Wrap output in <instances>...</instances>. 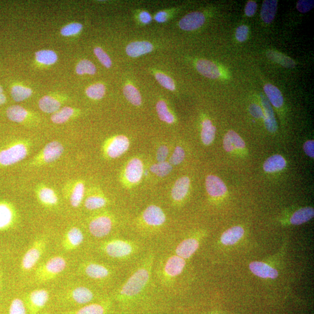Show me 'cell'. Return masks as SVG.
I'll return each instance as SVG.
<instances>
[{
    "label": "cell",
    "mask_w": 314,
    "mask_h": 314,
    "mask_svg": "<svg viewBox=\"0 0 314 314\" xmlns=\"http://www.w3.org/2000/svg\"><path fill=\"white\" fill-rule=\"evenodd\" d=\"M223 146L226 152L230 153L235 150L245 149L246 143L239 135L234 131L230 130L225 135Z\"/></svg>",
    "instance_id": "d4e9b609"
},
{
    "label": "cell",
    "mask_w": 314,
    "mask_h": 314,
    "mask_svg": "<svg viewBox=\"0 0 314 314\" xmlns=\"http://www.w3.org/2000/svg\"><path fill=\"white\" fill-rule=\"evenodd\" d=\"M35 55L37 60L42 64L53 65L58 60L57 55L53 50H42L36 53Z\"/></svg>",
    "instance_id": "ab89813d"
},
{
    "label": "cell",
    "mask_w": 314,
    "mask_h": 314,
    "mask_svg": "<svg viewBox=\"0 0 314 314\" xmlns=\"http://www.w3.org/2000/svg\"><path fill=\"white\" fill-rule=\"evenodd\" d=\"M277 8V0H265L262 3L261 17L266 23H271L275 18Z\"/></svg>",
    "instance_id": "1f68e13d"
},
{
    "label": "cell",
    "mask_w": 314,
    "mask_h": 314,
    "mask_svg": "<svg viewBox=\"0 0 314 314\" xmlns=\"http://www.w3.org/2000/svg\"><path fill=\"white\" fill-rule=\"evenodd\" d=\"M257 9V5L255 2L250 1L245 7V14L248 17H251L255 14Z\"/></svg>",
    "instance_id": "6f0895ef"
},
{
    "label": "cell",
    "mask_w": 314,
    "mask_h": 314,
    "mask_svg": "<svg viewBox=\"0 0 314 314\" xmlns=\"http://www.w3.org/2000/svg\"><path fill=\"white\" fill-rule=\"evenodd\" d=\"M31 143L28 141L17 140L0 150V166L5 167L17 164L28 156Z\"/></svg>",
    "instance_id": "3957f363"
},
{
    "label": "cell",
    "mask_w": 314,
    "mask_h": 314,
    "mask_svg": "<svg viewBox=\"0 0 314 314\" xmlns=\"http://www.w3.org/2000/svg\"><path fill=\"white\" fill-rule=\"evenodd\" d=\"M6 100V95L3 93H0V106L5 104Z\"/></svg>",
    "instance_id": "6125c7cd"
},
{
    "label": "cell",
    "mask_w": 314,
    "mask_h": 314,
    "mask_svg": "<svg viewBox=\"0 0 314 314\" xmlns=\"http://www.w3.org/2000/svg\"><path fill=\"white\" fill-rule=\"evenodd\" d=\"M98 250L110 259L124 264L138 261L145 254V246L142 242L120 237L101 241L98 246Z\"/></svg>",
    "instance_id": "7a4b0ae2"
},
{
    "label": "cell",
    "mask_w": 314,
    "mask_h": 314,
    "mask_svg": "<svg viewBox=\"0 0 314 314\" xmlns=\"http://www.w3.org/2000/svg\"><path fill=\"white\" fill-rule=\"evenodd\" d=\"M79 271L91 280L106 282L117 275V271L111 266L93 261H87L79 266Z\"/></svg>",
    "instance_id": "8992f818"
},
{
    "label": "cell",
    "mask_w": 314,
    "mask_h": 314,
    "mask_svg": "<svg viewBox=\"0 0 314 314\" xmlns=\"http://www.w3.org/2000/svg\"><path fill=\"white\" fill-rule=\"evenodd\" d=\"M199 246V240L196 238H187L177 245L174 250L173 254L186 260L194 255Z\"/></svg>",
    "instance_id": "ac0fdd59"
},
{
    "label": "cell",
    "mask_w": 314,
    "mask_h": 314,
    "mask_svg": "<svg viewBox=\"0 0 314 314\" xmlns=\"http://www.w3.org/2000/svg\"><path fill=\"white\" fill-rule=\"evenodd\" d=\"M304 152L307 156L311 158L314 157V142L308 141L306 142L303 146Z\"/></svg>",
    "instance_id": "680465c9"
},
{
    "label": "cell",
    "mask_w": 314,
    "mask_h": 314,
    "mask_svg": "<svg viewBox=\"0 0 314 314\" xmlns=\"http://www.w3.org/2000/svg\"><path fill=\"white\" fill-rule=\"evenodd\" d=\"M314 216V210L310 206L298 210L292 215L291 223L294 225H300L311 220Z\"/></svg>",
    "instance_id": "d6a6232c"
},
{
    "label": "cell",
    "mask_w": 314,
    "mask_h": 314,
    "mask_svg": "<svg viewBox=\"0 0 314 314\" xmlns=\"http://www.w3.org/2000/svg\"><path fill=\"white\" fill-rule=\"evenodd\" d=\"M86 93L93 100H101L106 94V87L101 83H96L89 87L86 89Z\"/></svg>",
    "instance_id": "ee69618b"
},
{
    "label": "cell",
    "mask_w": 314,
    "mask_h": 314,
    "mask_svg": "<svg viewBox=\"0 0 314 314\" xmlns=\"http://www.w3.org/2000/svg\"><path fill=\"white\" fill-rule=\"evenodd\" d=\"M9 314H27L24 301L19 298L12 301L9 309Z\"/></svg>",
    "instance_id": "7dc6e473"
},
{
    "label": "cell",
    "mask_w": 314,
    "mask_h": 314,
    "mask_svg": "<svg viewBox=\"0 0 314 314\" xmlns=\"http://www.w3.org/2000/svg\"><path fill=\"white\" fill-rule=\"evenodd\" d=\"M156 109L159 117L161 121L169 124H172L175 122V117L168 108L166 102L160 101L157 102Z\"/></svg>",
    "instance_id": "7bdbcfd3"
},
{
    "label": "cell",
    "mask_w": 314,
    "mask_h": 314,
    "mask_svg": "<svg viewBox=\"0 0 314 314\" xmlns=\"http://www.w3.org/2000/svg\"><path fill=\"white\" fill-rule=\"evenodd\" d=\"M70 190L67 192V197L72 206L78 208L82 204L84 199L85 194V185L84 182L78 181L73 183Z\"/></svg>",
    "instance_id": "603a6c76"
},
{
    "label": "cell",
    "mask_w": 314,
    "mask_h": 314,
    "mask_svg": "<svg viewBox=\"0 0 314 314\" xmlns=\"http://www.w3.org/2000/svg\"><path fill=\"white\" fill-rule=\"evenodd\" d=\"M83 25L79 23H72L63 27L61 33L63 37H71L78 34L82 30Z\"/></svg>",
    "instance_id": "c3c4849f"
},
{
    "label": "cell",
    "mask_w": 314,
    "mask_h": 314,
    "mask_svg": "<svg viewBox=\"0 0 314 314\" xmlns=\"http://www.w3.org/2000/svg\"><path fill=\"white\" fill-rule=\"evenodd\" d=\"M139 19L140 21L145 24H148L152 21V16L148 13V12L143 11L139 15Z\"/></svg>",
    "instance_id": "91938a15"
},
{
    "label": "cell",
    "mask_w": 314,
    "mask_h": 314,
    "mask_svg": "<svg viewBox=\"0 0 314 314\" xmlns=\"http://www.w3.org/2000/svg\"><path fill=\"white\" fill-rule=\"evenodd\" d=\"M186 261L184 258L171 254L164 258L159 266L158 277L165 286H170L172 282L184 272Z\"/></svg>",
    "instance_id": "277c9868"
},
{
    "label": "cell",
    "mask_w": 314,
    "mask_h": 314,
    "mask_svg": "<svg viewBox=\"0 0 314 314\" xmlns=\"http://www.w3.org/2000/svg\"><path fill=\"white\" fill-rule=\"evenodd\" d=\"M36 196L44 207L52 208L59 204V199L55 190L45 184H39L35 189Z\"/></svg>",
    "instance_id": "9a60e30c"
},
{
    "label": "cell",
    "mask_w": 314,
    "mask_h": 314,
    "mask_svg": "<svg viewBox=\"0 0 314 314\" xmlns=\"http://www.w3.org/2000/svg\"><path fill=\"white\" fill-rule=\"evenodd\" d=\"M156 78L160 84L165 89L170 91L176 90V85H175L173 81L167 75L158 73L156 74Z\"/></svg>",
    "instance_id": "681fc988"
},
{
    "label": "cell",
    "mask_w": 314,
    "mask_h": 314,
    "mask_svg": "<svg viewBox=\"0 0 314 314\" xmlns=\"http://www.w3.org/2000/svg\"><path fill=\"white\" fill-rule=\"evenodd\" d=\"M143 164L141 160L133 158L126 165L125 170L126 180L130 184H137L141 180L143 176Z\"/></svg>",
    "instance_id": "ffe728a7"
},
{
    "label": "cell",
    "mask_w": 314,
    "mask_h": 314,
    "mask_svg": "<svg viewBox=\"0 0 314 314\" xmlns=\"http://www.w3.org/2000/svg\"><path fill=\"white\" fill-rule=\"evenodd\" d=\"M129 146L128 138L124 135H119L110 138L105 143L103 152L106 157L115 159L124 154L128 150Z\"/></svg>",
    "instance_id": "7c38bea8"
},
{
    "label": "cell",
    "mask_w": 314,
    "mask_h": 314,
    "mask_svg": "<svg viewBox=\"0 0 314 314\" xmlns=\"http://www.w3.org/2000/svg\"><path fill=\"white\" fill-rule=\"evenodd\" d=\"M244 234L245 230L241 226H233L222 234L221 241L225 246H232L237 243L243 237Z\"/></svg>",
    "instance_id": "f1b7e54d"
},
{
    "label": "cell",
    "mask_w": 314,
    "mask_h": 314,
    "mask_svg": "<svg viewBox=\"0 0 314 314\" xmlns=\"http://www.w3.org/2000/svg\"><path fill=\"white\" fill-rule=\"evenodd\" d=\"M249 27L241 25L237 27L236 31V38L238 42H244L248 38Z\"/></svg>",
    "instance_id": "db71d44e"
},
{
    "label": "cell",
    "mask_w": 314,
    "mask_h": 314,
    "mask_svg": "<svg viewBox=\"0 0 314 314\" xmlns=\"http://www.w3.org/2000/svg\"><path fill=\"white\" fill-rule=\"evenodd\" d=\"M114 221L112 216L107 213L97 215L89 221V233L94 238H103L113 231Z\"/></svg>",
    "instance_id": "9c48e42d"
},
{
    "label": "cell",
    "mask_w": 314,
    "mask_h": 314,
    "mask_svg": "<svg viewBox=\"0 0 314 314\" xmlns=\"http://www.w3.org/2000/svg\"><path fill=\"white\" fill-rule=\"evenodd\" d=\"M205 187L209 195L213 197L224 196L228 190L224 182L219 177L213 175L206 177Z\"/></svg>",
    "instance_id": "7402d4cb"
},
{
    "label": "cell",
    "mask_w": 314,
    "mask_h": 314,
    "mask_svg": "<svg viewBox=\"0 0 314 314\" xmlns=\"http://www.w3.org/2000/svg\"><path fill=\"white\" fill-rule=\"evenodd\" d=\"M112 306V300L108 299H102L82 306V307L66 314H107Z\"/></svg>",
    "instance_id": "e0dca14e"
},
{
    "label": "cell",
    "mask_w": 314,
    "mask_h": 314,
    "mask_svg": "<svg viewBox=\"0 0 314 314\" xmlns=\"http://www.w3.org/2000/svg\"><path fill=\"white\" fill-rule=\"evenodd\" d=\"M7 116L10 121L19 123L25 122L31 116L28 111L19 106H13L8 108L6 111Z\"/></svg>",
    "instance_id": "f546056e"
},
{
    "label": "cell",
    "mask_w": 314,
    "mask_h": 314,
    "mask_svg": "<svg viewBox=\"0 0 314 314\" xmlns=\"http://www.w3.org/2000/svg\"><path fill=\"white\" fill-rule=\"evenodd\" d=\"M18 218L17 210L13 204L9 201H0V231L14 227Z\"/></svg>",
    "instance_id": "4fadbf2b"
},
{
    "label": "cell",
    "mask_w": 314,
    "mask_h": 314,
    "mask_svg": "<svg viewBox=\"0 0 314 314\" xmlns=\"http://www.w3.org/2000/svg\"><path fill=\"white\" fill-rule=\"evenodd\" d=\"M97 293L88 286H78L67 290L63 297L68 303L83 306L93 303L97 299Z\"/></svg>",
    "instance_id": "30bf717a"
},
{
    "label": "cell",
    "mask_w": 314,
    "mask_h": 314,
    "mask_svg": "<svg viewBox=\"0 0 314 314\" xmlns=\"http://www.w3.org/2000/svg\"><path fill=\"white\" fill-rule=\"evenodd\" d=\"M169 150L165 146H162L157 150V160L158 162H165L168 156Z\"/></svg>",
    "instance_id": "9f6ffc18"
},
{
    "label": "cell",
    "mask_w": 314,
    "mask_h": 314,
    "mask_svg": "<svg viewBox=\"0 0 314 314\" xmlns=\"http://www.w3.org/2000/svg\"><path fill=\"white\" fill-rule=\"evenodd\" d=\"M96 67L87 59H83L78 63L76 67L77 73L79 75H94L96 73Z\"/></svg>",
    "instance_id": "bcb514c9"
},
{
    "label": "cell",
    "mask_w": 314,
    "mask_h": 314,
    "mask_svg": "<svg viewBox=\"0 0 314 314\" xmlns=\"http://www.w3.org/2000/svg\"><path fill=\"white\" fill-rule=\"evenodd\" d=\"M47 243L48 239L45 236L34 240L22 257L21 264L22 272H29L37 266L46 251Z\"/></svg>",
    "instance_id": "ba28073f"
},
{
    "label": "cell",
    "mask_w": 314,
    "mask_h": 314,
    "mask_svg": "<svg viewBox=\"0 0 314 314\" xmlns=\"http://www.w3.org/2000/svg\"><path fill=\"white\" fill-rule=\"evenodd\" d=\"M261 104L264 113V121L266 129L271 133H275L277 129V125L274 115L272 107L267 97L261 94Z\"/></svg>",
    "instance_id": "cb8c5ba5"
},
{
    "label": "cell",
    "mask_w": 314,
    "mask_h": 314,
    "mask_svg": "<svg viewBox=\"0 0 314 314\" xmlns=\"http://www.w3.org/2000/svg\"><path fill=\"white\" fill-rule=\"evenodd\" d=\"M2 281V273L1 271H0V288H1Z\"/></svg>",
    "instance_id": "be15d7a7"
},
{
    "label": "cell",
    "mask_w": 314,
    "mask_h": 314,
    "mask_svg": "<svg viewBox=\"0 0 314 314\" xmlns=\"http://www.w3.org/2000/svg\"><path fill=\"white\" fill-rule=\"evenodd\" d=\"M266 95L269 102L276 108H280L284 104V98L281 91L272 84L266 85L264 87Z\"/></svg>",
    "instance_id": "e575fe53"
},
{
    "label": "cell",
    "mask_w": 314,
    "mask_h": 314,
    "mask_svg": "<svg viewBox=\"0 0 314 314\" xmlns=\"http://www.w3.org/2000/svg\"><path fill=\"white\" fill-rule=\"evenodd\" d=\"M314 6L313 0H300L297 3V9L301 13H308Z\"/></svg>",
    "instance_id": "f5cc1de1"
},
{
    "label": "cell",
    "mask_w": 314,
    "mask_h": 314,
    "mask_svg": "<svg viewBox=\"0 0 314 314\" xmlns=\"http://www.w3.org/2000/svg\"><path fill=\"white\" fill-rule=\"evenodd\" d=\"M45 314H49V313H45Z\"/></svg>",
    "instance_id": "03108f58"
},
{
    "label": "cell",
    "mask_w": 314,
    "mask_h": 314,
    "mask_svg": "<svg viewBox=\"0 0 314 314\" xmlns=\"http://www.w3.org/2000/svg\"><path fill=\"white\" fill-rule=\"evenodd\" d=\"M154 264L155 253H145L115 291V300L124 304H128L142 296L153 280Z\"/></svg>",
    "instance_id": "6da1fadb"
},
{
    "label": "cell",
    "mask_w": 314,
    "mask_h": 314,
    "mask_svg": "<svg viewBox=\"0 0 314 314\" xmlns=\"http://www.w3.org/2000/svg\"><path fill=\"white\" fill-rule=\"evenodd\" d=\"M108 203L107 198L100 194H91L85 200V207L89 211H95L104 208Z\"/></svg>",
    "instance_id": "8d00e7d4"
},
{
    "label": "cell",
    "mask_w": 314,
    "mask_h": 314,
    "mask_svg": "<svg viewBox=\"0 0 314 314\" xmlns=\"http://www.w3.org/2000/svg\"><path fill=\"white\" fill-rule=\"evenodd\" d=\"M50 299V293L46 289L34 290L27 294L25 305L29 314H38L45 307Z\"/></svg>",
    "instance_id": "8fae6325"
},
{
    "label": "cell",
    "mask_w": 314,
    "mask_h": 314,
    "mask_svg": "<svg viewBox=\"0 0 314 314\" xmlns=\"http://www.w3.org/2000/svg\"><path fill=\"white\" fill-rule=\"evenodd\" d=\"M216 128L213 125L212 121L205 119L202 122L201 137L204 145L209 146L212 144L216 137Z\"/></svg>",
    "instance_id": "74e56055"
},
{
    "label": "cell",
    "mask_w": 314,
    "mask_h": 314,
    "mask_svg": "<svg viewBox=\"0 0 314 314\" xmlns=\"http://www.w3.org/2000/svg\"><path fill=\"white\" fill-rule=\"evenodd\" d=\"M154 47L148 42H135L131 43L126 48V52L129 56L136 58L142 55L152 52Z\"/></svg>",
    "instance_id": "484cf974"
},
{
    "label": "cell",
    "mask_w": 314,
    "mask_h": 314,
    "mask_svg": "<svg viewBox=\"0 0 314 314\" xmlns=\"http://www.w3.org/2000/svg\"><path fill=\"white\" fill-rule=\"evenodd\" d=\"M125 97L131 104L135 106L142 104V99L140 92L132 85H127L124 88Z\"/></svg>",
    "instance_id": "60d3db41"
},
{
    "label": "cell",
    "mask_w": 314,
    "mask_h": 314,
    "mask_svg": "<svg viewBox=\"0 0 314 314\" xmlns=\"http://www.w3.org/2000/svg\"><path fill=\"white\" fill-rule=\"evenodd\" d=\"M286 165L285 159L280 154L273 155L266 160L263 165L266 172L273 173L284 169Z\"/></svg>",
    "instance_id": "4dcf8cb0"
},
{
    "label": "cell",
    "mask_w": 314,
    "mask_h": 314,
    "mask_svg": "<svg viewBox=\"0 0 314 314\" xmlns=\"http://www.w3.org/2000/svg\"><path fill=\"white\" fill-rule=\"evenodd\" d=\"M185 158V152L182 147L178 146L175 149L174 152L169 159V163L173 165L180 164L184 160Z\"/></svg>",
    "instance_id": "816d5d0a"
},
{
    "label": "cell",
    "mask_w": 314,
    "mask_h": 314,
    "mask_svg": "<svg viewBox=\"0 0 314 314\" xmlns=\"http://www.w3.org/2000/svg\"><path fill=\"white\" fill-rule=\"evenodd\" d=\"M66 266L64 257L60 256L51 257L36 269L33 279L39 284L52 281L65 271Z\"/></svg>",
    "instance_id": "5b68a950"
},
{
    "label": "cell",
    "mask_w": 314,
    "mask_h": 314,
    "mask_svg": "<svg viewBox=\"0 0 314 314\" xmlns=\"http://www.w3.org/2000/svg\"><path fill=\"white\" fill-rule=\"evenodd\" d=\"M3 88L2 86H0V93H3Z\"/></svg>",
    "instance_id": "e7e4bbea"
},
{
    "label": "cell",
    "mask_w": 314,
    "mask_h": 314,
    "mask_svg": "<svg viewBox=\"0 0 314 314\" xmlns=\"http://www.w3.org/2000/svg\"><path fill=\"white\" fill-rule=\"evenodd\" d=\"M172 165L168 162H158L150 167L151 172L157 175L158 177H164L172 171Z\"/></svg>",
    "instance_id": "f6af8a7d"
},
{
    "label": "cell",
    "mask_w": 314,
    "mask_h": 314,
    "mask_svg": "<svg viewBox=\"0 0 314 314\" xmlns=\"http://www.w3.org/2000/svg\"><path fill=\"white\" fill-rule=\"evenodd\" d=\"M11 93L14 100L20 102L30 97L32 94V90L28 87L16 85L12 87Z\"/></svg>",
    "instance_id": "b9f144b4"
},
{
    "label": "cell",
    "mask_w": 314,
    "mask_h": 314,
    "mask_svg": "<svg viewBox=\"0 0 314 314\" xmlns=\"http://www.w3.org/2000/svg\"><path fill=\"white\" fill-rule=\"evenodd\" d=\"M64 146L60 142H51L44 147L29 163L30 167H41L53 163L61 157L64 153Z\"/></svg>",
    "instance_id": "52a82bcc"
},
{
    "label": "cell",
    "mask_w": 314,
    "mask_h": 314,
    "mask_svg": "<svg viewBox=\"0 0 314 314\" xmlns=\"http://www.w3.org/2000/svg\"><path fill=\"white\" fill-rule=\"evenodd\" d=\"M78 111L70 107H64L54 113L51 117V121L55 124H63L69 121Z\"/></svg>",
    "instance_id": "d590c367"
},
{
    "label": "cell",
    "mask_w": 314,
    "mask_h": 314,
    "mask_svg": "<svg viewBox=\"0 0 314 314\" xmlns=\"http://www.w3.org/2000/svg\"><path fill=\"white\" fill-rule=\"evenodd\" d=\"M249 112L252 116L255 118H263V110L260 106L256 104H252L249 107Z\"/></svg>",
    "instance_id": "11a10c76"
},
{
    "label": "cell",
    "mask_w": 314,
    "mask_h": 314,
    "mask_svg": "<svg viewBox=\"0 0 314 314\" xmlns=\"http://www.w3.org/2000/svg\"><path fill=\"white\" fill-rule=\"evenodd\" d=\"M190 179L187 177H182L176 182L171 192L174 201L179 202L184 200L188 193L190 188Z\"/></svg>",
    "instance_id": "83f0119b"
},
{
    "label": "cell",
    "mask_w": 314,
    "mask_h": 314,
    "mask_svg": "<svg viewBox=\"0 0 314 314\" xmlns=\"http://www.w3.org/2000/svg\"><path fill=\"white\" fill-rule=\"evenodd\" d=\"M61 106L60 101L50 95H46L42 97L39 101V107L43 112L47 114L56 113Z\"/></svg>",
    "instance_id": "836d02e7"
},
{
    "label": "cell",
    "mask_w": 314,
    "mask_h": 314,
    "mask_svg": "<svg viewBox=\"0 0 314 314\" xmlns=\"http://www.w3.org/2000/svg\"><path fill=\"white\" fill-rule=\"evenodd\" d=\"M205 21V16L200 12H193L181 20L179 25L181 29L186 31H192L200 28Z\"/></svg>",
    "instance_id": "d6986e66"
},
{
    "label": "cell",
    "mask_w": 314,
    "mask_h": 314,
    "mask_svg": "<svg viewBox=\"0 0 314 314\" xmlns=\"http://www.w3.org/2000/svg\"><path fill=\"white\" fill-rule=\"evenodd\" d=\"M250 271L263 279H276L279 275L277 270L263 262L253 261L249 265Z\"/></svg>",
    "instance_id": "44dd1931"
},
{
    "label": "cell",
    "mask_w": 314,
    "mask_h": 314,
    "mask_svg": "<svg viewBox=\"0 0 314 314\" xmlns=\"http://www.w3.org/2000/svg\"><path fill=\"white\" fill-rule=\"evenodd\" d=\"M166 215L160 206L151 205L143 212L142 221L146 227L159 228L165 223Z\"/></svg>",
    "instance_id": "5bb4252c"
},
{
    "label": "cell",
    "mask_w": 314,
    "mask_h": 314,
    "mask_svg": "<svg viewBox=\"0 0 314 314\" xmlns=\"http://www.w3.org/2000/svg\"><path fill=\"white\" fill-rule=\"evenodd\" d=\"M155 20L159 23L165 22L167 19V14L165 11H160L154 17Z\"/></svg>",
    "instance_id": "94428289"
},
{
    "label": "cell",
    "mask_w": 314,
    "mask_h": 314,
    "mask_svg": "<svg viewBox=\"0 0 314 314\" xmlns=\"http://www.w3.org/2000/svg\"><path fill=\"white\" fill-rule=\"evenodd\" d=\"M197 69L204 77L216 79L221 76L220 71L216 63L205 59H200L197 62Z\"/></svg>",
    "instance_id": "4316f807"
},
{
    "label": "cell",
    "mask_w": 314,
    "mask_h": 314,
    "mask_svg": "<svg viewBox=\"0 0 314 314\" xmlns=\"http://www.w3.org/2000/svg\"><path fill=\"white\" fill-rule=\"evenodd\" d=\"M84 240L82 230L77 226H73L64 234L61 242L62 248L65 252H73L80 247Z\"/></svg>",
    "instance_id": "2e32d148"
},
{
    "label": "cell",
    "mask_w": 314,
    "mask_h": 314,
    "mask_svg": "<svg viewBox=\"0 0 314 314\" xmlns=\"http://www.w3.org/2000/svg\"><path fill=\"white\" fill-rule=\"evenodd\" d=\"M94 52L95 56L97 57L98 60L102 63L103 65L110 68L112 66V61L104 50L100 47H95L94 50Z\"/></svg>",
    "instance_id": "f907efd6"
},
{
    "label": "cell",
    "mask_w": 314,
    "mask_h": 314,
    "mask_svg": "<svg viewBox=\"0 0 314 314\" xmlns=\"http://www.w3.org/2000/svg\"><path fill=\"white\" fill-rule=\"evenodd\" d=\"M267 56L271 60L280 63L282 66L286 67V68H294L296 66V63L293 59L283 54L277 52L276 51H267Z\"/></svg>",
    "instance_id": "f35d334b"
}]
</instances>
